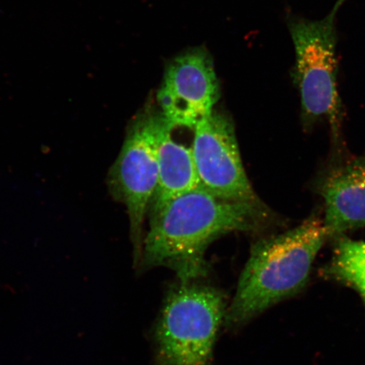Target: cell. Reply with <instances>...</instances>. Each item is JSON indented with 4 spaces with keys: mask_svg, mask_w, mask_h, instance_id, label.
Masks as SVG:
<instances>
[{
    "mask_svg": "<svg viewBox=\"0 0 365 365\" xmlns=\"http://www.w3.org/2000/svg\"><path fill=\"white\" fill-rule=\"evenodd\" d=\"M277 222L262 200L230 202L200 185L150 217L140 264L145 268L166 267L176 272L180 282H194L207 275L205 252L218 237L235 231L258 232Z\"/></svg>",
    "mask_w": 365,
    "mask_h": 365,
    "instance_id": "obj_1",
    "label": "cell"
},
{
    "mask_svg": "<svg viewBox=\"0 0 365 365\" xmlns=\"http://www.w3.org/2000/svg\"><path fill=\"white\" fill-rule=\"evenodd\" d=\"M329 240L323 217L312 216L293 230L259 240L250 250L225 325L238 327L307 285L317 255Z\"/></svg>",
    "mask_w": 365,
    "mask_h": 365,
    "instance_id": "obj_2",
    "label": "cell"
},
{
    "mask_svg": "<svg viewBox=\"0 0 365 365\" xmlns=\"http://www.w3.org/2000/svg\"><path fill=\"white\" fill-rule=\"evenodd\" d=\"M182 282L168 292L156 327L159 365H209L227 301L216 287Z\"/></svg>",
    "mask_w": 365,
    "mask_h": 365,
    "instance_id": "obj_3",
    "label": "cell"
},
{
    "mask_svg": "<svg viewBox=\"0 0 365 365\" xmlns=\"http://www.w3.org/2000/svg\"><path fill=\"white\" fill-rule=\"evenodd\" d=\"M344 2L337 0L329 15L322 20H297L290 25L303 125L309 129L325 120L335 140L339 139L344 115L336 86L335 17Z\"/></svg>",
    "mask_w": 365,
    "mask_h": 365,
    "instance_id": "obj_4",
    "label": "cell"
},
{
    "mask_svg": "<svg viewBox=\"0 0 365 365\" xmlns=\"http://www.w3.org/2000/svg\"><path fill=\"white\" fill-rule=\"evenodd\" d=\"M170 125L159 109L148 106L137 114L108 175L109 189L129 215L136 264L140 262L145 219L157 186L160 139Z\"/></svg>",
    "mask_w": 365,
    "mask_h": 365,
    "instance_id": "obj_5",
    "label": "cell"
},
{
    "mask_svg": "<svg viewBox=\"0 0 365 365\" xmlns=\"http://www.w3.org/2000/svg\"><path fill=\"white\" fill-rule=\"evenodd\" d=\"M192 152L200 185L230 202H258L246 175L234 123L214 110L193 129Z\"/></svg>",
    "mask_w": 365,
    "mask_h": 365,
    "instance_id": "obj_6",
    "label": "cell"
},
{
    "mask_svg": "<svg viewBox=\"0 0 365 365\" xmlns=\"http://www.w3.org/2000/svg\"><path fill=\"white\" fill-rule=\"evenodd\" d=\"M219 85L207 53L194 50L173 61L158 91L159 110L175 128L194 129L214 111Z\"/></svg>",
    "mask_w": 365,
    "mask_h": 365,
    "instance_id": "obj_7",
    "label": "cell"
},
{
    "mask_svg": "<svg viewBox=\"0 0 365 365\" xmlns=\"http://www.w3.org/2000/svg\"><path fill=\"white\" fill-rule=\"evenodd\" d=\"M317 190L325 204L329 240L365 226V157L333 164L319 177Z\"/></svg>",
    "mask_w": 365,
    "mask_h": 365,
    "instance_id": "obj_8",
    "label": "cell"
},
{
    "mask_svg": "<svg viewBox=\"0 0 365 365\" xmlns=\"http://www.w3.org/2000/svg\"><path fill=\"white\" fill-rule=\"evenodd\" d=\"M173 130L168 126L160 139L158 181L149 205L150 217L178 196L200 186L191 148L173 138Z\"/></svg>",
    "mask_w": 365,
    "mask_h": 365,
    "instance_id": "obj_9",
    "label": "cell"
},
{
    "mask_svg": "<svg viewBox=\"0 0 365 365\" xmlns=\"http://www.w3.org/2000/svg\"><path fill=\"white\" fill-rule=\"evenodd\" d=\"M322 273L328 279L357 291L365 303V241L346 235L335 239L331 258Z\"/></svg>",
    "mask_w": 365,
    "mask_h": 365,
    "instance_id": "obj_10",
    "label": "cell"
}]
</instances>
